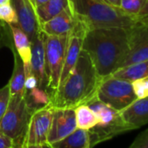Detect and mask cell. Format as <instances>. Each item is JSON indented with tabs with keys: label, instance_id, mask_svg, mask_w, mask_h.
<instances>
[{
	"label": "cell",
	"instance_id": "6da1fadb",
	"mask_svg": "<svg viewBox=\"0 0 148 148\" xmlns=\"http://www.w3.org/2000/svg\"><path fill=\"white\" fill-rule=\"evenodd\" d=\"M131 29L97 28L86 31L82 50L90 57L99 76L108 77L119 68L130 48Z\"/></svg>",
	"mask_w": 148,
	"mask_h": 148
},
{
	"label": "cell",
	"instance_id": "7a4b0ae2",
	"mask_svg": "<svg viewBox=\"0 0 148 148\" xmlns=\"http://www.w3.org/2000/svg\"><path fill=\"white\" fill-rule=\"evenodd\" d=\"M101 79L89 55L82 50L73 70L51 96L50 105L54 108L70 109L87 105L97 98Z\"/></svg>",
	"mask_w": 148,
	"mask_h": 148
},
{
	"label": "cell",
	"instance_id": "3957f363",
	"mask_svg": "<svg viewBox=\"0 0 148 148\" xmlns=\"http://www.w3.org/2000/svg\"><path fill=\"white\" fill-rule=\"evenodd\" d=\"M69 5L76 19L87 30L110 27L132 29L137 25L133 18L104 0H69Z\"/></svg>",
	"mask_w": 148,
	"mask_h": 148
},
{
	"label": "cell",
	"instance_id": "277c9868",
	"mask_svg": "<svg viewBox=\"0 0 148 148\" xmlns=\"http://www.w3.org/2000/svg\"><path fill=\"white\" fill-rule=\"evenodd\" d=\"M87 106L94 112L99 119L97 125L90 130L94 145L111 139L125 132L133 130L125 122L120 112L116 111L106 104L101 102L97 98L90 101Z\"/></svg>",
	"mask_w": 148,
	"mask_h": 148
},
{
	"label": "cell",
	"instance_id": "5b68a950",
	"mask_svg": "<svg viewBox=\"0 0 148 148\" xmlns=\"http://www.w3.org/2000/svg\"><path fill=\"white\" fill-rule=\"evenodd\" d=\"M32 112L25 96H11L6 112L0 120V132L10 137L14 144L22 143Z\"/></svg>",
	"mask_w": 148,
	"mask_h": 148
},
{
	"label": "cell",
	"instance_id": "8992f818",
	"mask_svg": "<svg viewBox=\"0 0 148 148\" xmlns=\"http://www.w3.org/2000/svg\"><path fill=\"white\" fill-rule=\"evenodd\" d=\"M68 35L48 36L44 34L45 74L47 79V92L51 98L58 87L64 65V53Z\"/></svg>",
	"mask_w": 148,
	"mask_h": 148
},
{
	"label": "cell",
	"instance_id": "52a82bcc",
	"mask_svg": "<svg viewBox=\"0 0 148 148\" xmlns=\"http://www.w3.org/2000/svg\"><path fill=\"white\" fill-rule=\"evenodd\" d=\"M97 99L121 112L135 101L137 97L132 82L110 75L101 79L97 91Z\"/></svg>",
	"mask_w": 148,
	"mask_h": 148
},
{
	"label": "cell",
	"instance_id": "ba28073f",
	"mask_svg": "<svg viewBox=\"0 0 148 148\" xmlns=\"http://www.w3.org/2000/svg\"><path fill=\"white\" fill-rule=\"evenodd\" d=\"M53 112L54 107L50 104L33 111L21 143L22 145H47V138L51 125Z\"/></svg>",
	"mask_w": 148,
	"mask_h": 148
},
{
	"label": "cell",
	"instance_id": "9c48e42d",
	"mask_svg": "<svg viewBox=\"0 0 148 148\" xmlns=\"http://www.w3.org/2000/svg\"><path fill=\"white\" fill-rule=\"evenodd\" d=\"M87 28L80 21L77 20L76 25L69 32L64 53V65L60 76L59 86H61L75 66L79 54L82 51V45Z\"/></svg>",
	"mask_w": 148,
	"mask_h": 148
},
{
	"label": "cell",
	"instance_id": "30bf717a",
	"mask_svg": "<svg viewBox=\"0 0 148 148\" xmlns=\"http://www.w3.org/2000/svg\"><path fill=\"white\" fill-rule=\"evenodd\" d=\"M77 129L75 112L70 108H54L47 145L58 142Z\"/></svg>",
	"mask_w": 148,
	"mask_h": 148
},
{
	"label": "cell",
	"instance_id": "8fae6325",
	"mask_svg": "<svg viewBox=\"0 0 148 148\" xmlns=\"http://www.w3.org/2000/svg\"><path fill=\"white\" fill-rule=\"evenodd\" d=\"M145 60H148V25H137L131 29L130 48L119 68Z\"/></svg>",
	"mask_w": 148,
	"mask_h": 148
},
{
	"label": "cell",
	"instance_id": "7c38bea8",
	"mask_svg": "<svg viewBox=\"0 0 148 148\" xmlns=\"http://www.w3.org/2000/svg\"><path fill=\"white\" fill-rule=\"evenodd\" d=\"M11 4L17 13V26L22 29L32 41L41 31L35 7L31 0H11Z\"/></svg>",
	"mask_w": 148,
	"mask_h": 148
},
{
	"label": "cell",
	"instance_id": "4fadbf2b",
	"mask_svg": "<svg viewBox=\"0 0 148 148\" xmlns=\"http://www.w3.org/2000/svg\"><path fill=\"white\" fill-rule=\"evenodd\" d=\"M31 42H32V58H31L32 73L36 77L38 80V87L47 91L44 33L40 31Z\"/></svg>",
	"mask_w": 148,
	"mask_h": 148
},
{
	"label": "cell",
	"instance_id": "5bb4252c",
	"mask_svg": "<svg viewBox=\"0 0 148 148\" xmlns=\"http://www.w3.org/2000/svg\"><path fill=\"white\" fill-rule=\"evenodd\" d=\"M76 22L77 19L69 5L54 18L41 24L40 30L48 36L68 35L76 25Z\"/></svg>",
	"mask_w": 148,
	"mask_h": 148
},
{
	"label": "cell",
	"instance_id": "9a60e30c",
	"mask_svg": "<svg viewBox=\"0 0 148 148\" xmlns=\"http://www.w3.org/2000/svg\"><path fill=\"white\" fill-rule=\"evenodd\" d=\"M120 113L125 122L133 130L148 124V97L137 99Z\"/></svg>",
	"mask_w": 148,
	"mask_h": 148
},
{
	"label": "cell",
	"instance_id": "2e32d148",
	"mask_svg": "<svg viewBox=\"0 0 148 148\" xmlns=\"http://www.w3.org/2000/svg\"><path fill=\"white\" fill-rule=\"evenodd\" d=\"M14 48L21 58L25 71V77L32 74L31 58H32V42L25 32L17 25H9Z\"/></svg>",
	"mask_w": 148,
	"mask_h": 148
},
{
	"label": "cell",
	"instance_id": "e0dca14e",
	"mask_svg": "<svg viewBox=\"0 0 148 148\" xmlns=\"http://www.w3.org/2000/svg\"><path fill=\"white\" fill-rule=\"evenodd\" d=\"M49 146L50 148H92L94 143L90 130L86 131L77 128L66 138L49 145Z\"/></svg>",
	"mask_w": 148,
	"mask_h": 148
},
{
	"label": "cell",
	"instance_id": "ac0fdd59",
	"mask_svg": "<svg viewBox=\"0 0 148 148\" xmlns=\"http://www.w3.org/2000/svg\"><path fill=\"white\" fill-rule=\"evenodd\" d=\"M14 57V69L12 78L9 81L11 96H24L25 92V71L24 63L14 48V45L10 46Z\"/></svg>",
	"mask_w": 148,
	"mask_h": 148
},
{
	"label": "cell",
	"instance_id": "d6986e66",
	"mask_svg": "<svg viewBox=\"0 0 148 148\" xmlns=\"http://www.w3.org/2000/svg\"><path fill=\"white\" fill-rule=\"evenodd\" d=\"M112 76L132 82L137 79L148 78V60L132 63L116 70Z\"/></svg>",
	"mask_w": 148,
	"mask_h": 148
},
{
	"label": "cell",
	"instance_id": "ffe728a7",
	"mask_svg": "<svg viewBox=\"0 0 148 148\" xmlns=\"http://www.w3.org/2000/svg\"><path fill=\"white\" fill-rule=\"evenodd\" d=\"M69 6V0H49L45 5L36 8V14L39 24H43L59 14Z\"/></svg>",
	"mask_w": 148,
	"mask_h": 148
},
{
	"label": "cell",
	"instance_id": "44dd1931",
	"mask_svg": "<svg viewBox=\"0 0 148 148\" xmlns=\"http://www.w3.org/2000/svg\"><path fill=\"white\" fill-rule=\"evenodd\" d=\"M77 128L89 131L97 125L99 119L94 112L87 106L81 105L74 109Z\"/></svg>",
	"mask_w": 148,
	"mask_h": 148
},
{
	"label": "cell",
	"instance_id": "7402d4cb",
	"mask_svg": "<svg viewBox=\"0 0 148 148\" xmlns=\"http://www.w3.org/2000/svg\"><path fill=\"white\" fill-rule=\"evenodd\" d=\"M25 99L28 106L35 111L38 108L48 106L51 103V96L45 89L36 87L32 90L25 91Z\"/></svg>",
	"mask_w": 148,
	"mask_h": 148
},
{
	"label": "cell",
	"instance_id": "603a6c76",
	"mask_svg": "<svg viewBox=\"0 0 148 148\" xmlns=\"http://www.w3.org/2000/svg\"><path fill=\"white\" fill-rule=\"evenodd\" d=\"M145 0H120L119 8L134 19L141 11Z\"/></svg>",
	"mask_w": 148,
	"mask_h": 148
},
{
	"label": "cell",
	"instance_id": "cb8c5ba5",
	"mask_svg": "<svg viewBox=\"0 0 148 148\" xmlns=\"http://www.w3.org/2000/svg\"><path fill=\"white\" fill-rule=\"evenodd\" d=\"M0 20L7 25H18L17 13L11 3L0 5Z\"/></svg>",
	"mask_w": 148,
	"mask_h": 148
},
{
	"label": "cell",
	"instance_id": "d4e9b609",
	"mask_svg": "<svg viewBox=\"0 0 148 148\" xmlns=\"http://www.w3.org/2000/svg\"><path fill=\"white\" fill-rule=\"evenodd\" d=\"M132 85L137 99L148 97V78L134 80L132 82Z\"/></svg>",
	"mask_w": 148,
	"mask_h": 148
},
{
	"label": "cell",
	"instance_id": "484cf974",
	"mask_svg": "<svg viewBox=\"0 0 148 148\" xmlns=\"http://www.w3.org/2000/svg\"><path fill=\"white\" fill-rule=\"evenodd\" d=\"M10 99H11V92H10V86L8 83L6 86L0 89V120L2 119L4 114L6 112Z\"/></svg>",
	"mask_w": 148,
	"mask_h": 148
},
{
	"label": "cell",
	"instance_id": "4316f807",
	"mask_svg": "<svg viewBox=\"0 0 148 148\" xmlns=\"http://www.w3.org/2000/svg\"><path fill=\"white\" fill-rule=\"evenodd\" d=\"M129 148H148V128L137 136Z\"/></svg>",
	"mask_w": 148,
	"mask_h": 148
},
{
	"label": "cell",
	"instance_id": "83f0119b",
	"mask_svg": "<svg viewBox=\"0 0 148 148\" xmlns=\"http://www.w3.org/2000/svg\"><path fill=\"white\" fill-rule=\"evenodd\" d=\"M137 25H148V0H145V2L135 18Z\"/></svg>",
	"mask_w": 148,
	"mask_h": 148
},
{
	"label": "cell",
	"instance_id": "f1b7e54d",
	"mask_svg": "<svg viewBox=\"0 0 148 148\" xmlns=\"http://www.w3.org/2000/svg\"><path fill=\"white\" fill-rule=\"evenodd\" d=\"M25 91L28 90H32L33 88L38 87V80L36 79V77L33 75V74H30L29 76L25 77Z\"/></svg>",
	"mask_w": 148,
	"mask_h": 148
},
{
	"label": "cell",
	"instance_id": "f546056e",
	"mask_svg": "<svg viewBox=\"0 0 148 148\" xmlns=\"http://www.w3.org/2000/svg\"><path fill=\"white\" fill-rule=\"evenodd\" d=\"M14 141L5 134L0 132V148H12Z\"/></svg>",
	"mask_w": 148,
	"mask_h": 148
},
{
	"label": "cell",
	"instance_id": "4dcf8cb0",
	"mask_svg": "<svg viewBox=\"0 0 148 148\" xmlns=\"http://www.w3.org/2000/svg\"><path fill=\"white\" fill-rule=\"evenodd\" d=\"M104 1L107 2L110 5H112L114 6L119 7V3H120V0H104Z\"/></svg>",
	"mask_w": 148,
	"mask_h": 148
},
{
	"label": "cell",
	"instance_id": "1f68e13d",
	"mask_svg": "<svg viewBox=\"0 0 148 148\" xmlns=\"http://www.w3.org/2000/svg\"><path fill=\"white\" fill-rule=\"evenodd\" d=\"M49 0H35V8H38L43 5H45Z\"/></svg>",
	"mask_w": 148,
	"mask_h": 148
},
{
	"label": "cell",
	"instance_id": "d6a6232c",
	"mask_svg": "<svg viewBox=\"0 0 148 148\" xmlns=\"http://www.w3.org/2000/svg\"><path fill=\"white\" fill-rule=\"evenodd\" d=\"M22 148H44V145H22Z\"/></svg>",
	"mask_w": 148,
	"mask_h": 148
},
{
	"label": "cell",
	"instance_id": "836d02e7",
	"mask_svg": "<svg viewBox=\"0 0 148 148\" xmlns=\"http://www.w3.org/2000/svg\"><path fill=\"white\" fill-rule=\"evenodd\" d=\"M8 3H11V0H0V5L8 4Z\"/></svg>",
	"mask_w": 148,
	"mask_h": 148
},
{
	"label": "cell",
	"instance_id": "e575fe53",
	"mask_svg": "<svg viewBox=\"0 0 148 148\" xmlns=\"http://www.w3.org/2000/svg\"><path fill=\"white\" fill-rule=\"evenodd\" d=\"M3 38H4V35L2 34L1 30H0V46L2 45V43H4V41H3Z\"/></svg>",
	"mask_w": 148,
	"mask_h": 148
},
{
	"label": "cell",
	"instance_id": "d590c367",
	"mask_svg": "<svg viewBox=\"0 0 148 148\" xmlns=\"http://www.w3.org/2000/svg\"><path fill=\"white\" fill-rule=\"evenodd\" d=\"M12 148H22L21 146V143H17V144H14L13 147Z\"/></svg>",
	"mask_w": 148,
	"mask_h": 148
},
{
	"label": "cell",
	"instance_id": "8d00e7d4",
	"mask_svg": "<svg viewBox=\"0 0 148 148\" xmlns=\"http://www.w3.org/2000/svg\"><path fill=\"white\" fill-rule=\"evenodd\" d=\"M31 2H32V4L33 5V6L35 7V0H31ZM36 9V8H35Z\"/></svg>",
	"mask_w": 148,
	"mask_h": 148
},
{
	"label": "cell",
	"instance_id": "74e56055",
	"mask_svg": "<svg viewBox=\"0 0 148 148\" xmlns=\"http://www.w3.org/2000/svg\"><path fill=\"white\" fill-rule=\"evenodd\" d=\"M44 148H50V146L47 145H44Z\"/></svg>",
	"mask_w": 148,
	"mask_h": 148
}]
</instances>
